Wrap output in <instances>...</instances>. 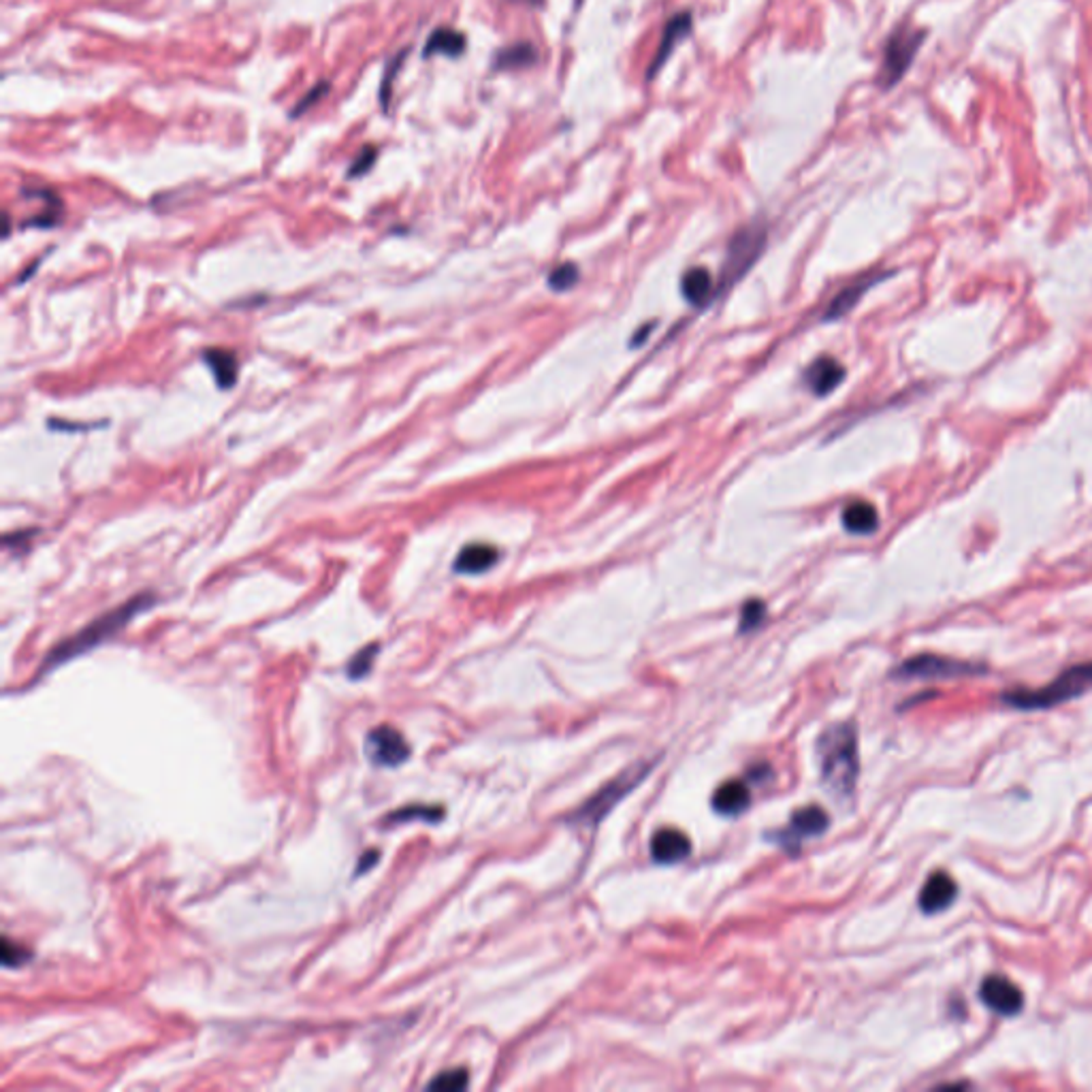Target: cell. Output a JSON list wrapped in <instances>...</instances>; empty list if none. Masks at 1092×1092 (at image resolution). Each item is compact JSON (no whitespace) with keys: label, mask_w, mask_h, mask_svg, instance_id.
Here are the masks:
<instances>
[{"label":"cell","mask_w":1092,"mask_h":1092,"mask_svg":"<svg viewBox=\"0 0 1092 1092\" xmlns=\"http://www.w3.org/2000/svg\"><path fill=\"white\" fill-rule=\"evenodd\" d=\"M444 818L442 807H425V805H410L401 807L395 813L386 815V824H404V822H440Z\"/></svg>","instance_id":"obj_23"},{"label":"cell","mask_w":1092,"mask_h":1092,"mask_svg":"<svg viewBox=\"0 0 1092 1092\" xmlns=\"http://www.w3.org/2000/svg\"><path fill=\"white\" fill-rule=\"evenodd\" d=\"M767 619V604H764L762 600H749L745 602L743 610H740V621H738V632L740 634H749L753 630H758V627Z\"/></svg>","instance_id":"obj_25"},{"label":"cell","mask_w":1092,"mask_h":1092,"mask_svg":"<svg viewBox=\"0 0 1092 1092\" xmlns=\"http://www.w3.org/2000/svg\"><path fill=\"white\" fill-rule=\"evenodd\" d=\"M986 668L975 666L969 661L951 660L946 656H933V653H922L907 661H902L894 670V679H922V681H948V679H962V676L984 674Z\"/></svg>","instance_id":"obj_6"},{"label":"cell","mask_w":1092,"mask_h":1092,"mask_svg":"<svg viewBox=\"0 0 1092 1092\" xmlns=\"http://www.w3.org/2000/svg\"><path fill=\"white\" fill-rule=\"evenodd\" d=\"M468 1082H470V1079H468L466 1069H448V1071H442L440 1075H435L430 1082V1088L431 1090H463V1088H468Z\"/></svg>","instance_id":"obj_28"},{"label":"cell","mask_w":1092,"mask_h":1092,"mask_svg":"<svg viewBox=\"0 0 1092 1092\" xmlns=\"http://www.w3.org/2000/svg\"><path fill=\"white\" fill-rule=\"evenodd\" d=\"M843 527L853 536H871L880 527V514L869 501H851L840 514Z\"/></svg>","instance_id":"obj_21"},{"label":"cell","mask_w":1092,"mask_h":1092,"mask_svg":"<svg viewBox=\"0 0 1092 1092\" xmlns=\"http://www.w3.org/2000/svg\"><path fill=\"white\" fill-rule=\"evenodd\" d=\"M378 651H380V645H378V643H372V645H368L366 649H361V651L357 653V656L348 661V670H346V672H348L350 679L359 681V679H363V676H368L370 670H372V666H374V658L378 656Z\"/></svg>","instance_id":"obj_26"},{"label":"cell","mask_w":1092,"mask_h":1092,"mask_svg":"<svg viewBox=\"0 0 1092 1092\" xmlns=\"http://www.w3.org/2000/svg\"><path fill=\"white\" fill-rule=\"evenodd\" d=\"M203 361L207 363V368L220 388H233V384L237 382V375H240V361H237V355L233 350L205 348Z\"/></svg>","instance_id":"obj_19"},{"label":"cell","mask_w":1092,"mask_h":1092,"mask_svg":"<svg viewBox=\"0 0 1092 1092\" xmlns=\"http://www.w3.org/2000/svg\"><path fill=\"white\" fill-rule=\"evenodd\" d=\"M979 999L988 1009L999 1015H1018L1024 1007V995L1011 979L1003 975H988L979 986Z\"/></svg>","instance_id":"obj_10"},{"label":"cell","mask_w":1092,"mask_h":1092,"mask_svg":"<svg viewBox=\"0 0 1092 1092\" xmlns=\"http://www.w3.org/2000/svg\"><path fill=\"white\" fill-rule=\"evenodd\" d=\"M845 375H847V372L843 368V363L836 361L831 355H824V357L815 359L811 366L805 370V374H802V380H805V384L811 388L813 395L826 397V395H831L834 388L845 380Z\"/></svg>","instance_id":"obj_12"},{"label":"cell","mask_w":1092,"mask_h":1092,"mask_svg":"<svg viewBox=\"0 0 1092 1092\" xmlns=\"http://www.w3.org/2000/svg\"><path fill=\"white\" fill-rule=\"evenodd\" d=\"M651 856L660 864L683 862L692 853V840L674 828H661L651 838Z\"/></svg>","instance_id":"obj_14"},{"label":"cell","mask_w":1092,"mask_h":1092,"mask_svg":"<svg viewBox=\"0 0 1092 1092\" xmlns=\"http://www.w3.org/2000/svg\"><path fill=\"white\" fill-rule=\"evenodd\" d=\"M380 860V851L378 849H370L368 853H363V858L357 862V869L355 875H366L372 866Z\"/></svg>","instance_id":"obj_31"},{"label":"cell","mask_w":1092,"mask_h":1092,"mask_svg":"<svg viewBox=\"0 0 1092 1092\" xmlns=\"http://www.w3.org/2000/svg\"><path fill=\"white\" fill-rule=\"evenodd\" d=\"M0 956H3V964L7 969H20V966L29 964L32 960V951L20 944H14L11 937H3V949H0Z\"/></svg>","instance_id":"obj_27"},{"label":"cell","mask_w":1092,"mask_h":1092,"mask_svg":"<svg viewBox=\"0 0 1092 1092\" xmlns=\"http://www.w3.org/2000/svg\"><path fill=\"white\" fill-rule=\"evenodd\" d=\"M468 47V39L466 34L455 30V29H435L430 39L425 43L423 49V56L425 58H431V56H446V58H459L463 52H466Z\"/></svg>","instance_id":"obj_20"},{"label":"cell","mask_w":1092,"mask_h":1092,"mask_svg":"<svg viewBox=\"0 0 1092 1092\" xmlns=\"http://www.w3.org/2000/svg\"><path fill=\"white\" fill-rule=\"evenodd\" d=\"M715 288H718V282L713 280V275L705 267L687 269L681 278V293L687 304L694 308H707L711 301H715Z\"/></svg>","instance_id":"obj_18"},{"label":"cell","mask_w":1092,"mask_h":1092,"mask_svg":"<svg viewBox=\"0 0 1092 1092\" xmlns=\"http://www.w3.org/2000/svg\"><path fill=\"white\" fill-rule=\"evenodd\" d=\"M884 278H886V273H869V275H864V278H860V280H856L853 284H849L847 288H843V291H840V293L833 299L831 308L826 310L824 320L833 322V320H838V318L847 316V314L860 304V299H862L866 293H869L875 284H880Z\"/></svg>","instance_id":"obj_15"},{"label":"cell","mask_w":1092,"mask_h":1092,"mask_svg":"<svg viewBox=\"0 0 1092 1092\" xmlns=\"http://www.w3.org/2000/svg\"><path fill=\"white\" fill-rule=\"evenodd\" d=\"M751 802V789L745 781H725L721 783L713 794V809L725 818H736V815L745 813Z\"/></svg>","instance_id":"obj_17"},{"label":"cell","mask_w":1092,"mask_h":1092,"mask_svg":"<svg viewBox=\"0 0 1092 1092\" xmlns=\"http://www.w3.org/2000/svg\"><path fill=\"white\" fill-rule=\"evenodd\" d=\"M154 604V596L152 594H142V596H135L129 602H124L118 608L109 610L105 614H100L94 621L87 623L86 627L78 634H73L69 638L62 640L58 643L52 651L47 653V658L43 661V668L41 670H52L60 663H65L69 660H75L78 656H84V653L92 651L94 647H98L100 643H105L111 636H116L122 627H127L137 614L147 610L149 606Z\"/></svg>","instance_id":"obj_2"},{"label":"cell","mask_w":1092,"mask_h":1092,"mask_svg":"<svg viewBox=\"0 0 1092 1092\" xmlns=\"http://www.w3.org/2000/svg\"><path fill=\"white\" fill-rule=\"evenodd\" d=\"M694 29V16L692 11H679V14H674L666 27H663L661 32V41L658 45V52L653 56L649 71H647V80H653L656 75L661 71V67L666 65L668 58L672 56V52L676 49L681 41H685L689 32Z\"/></svg>","instance_id":"obj_11"},{"label":"cell","mask_w":1092,"mask_h":1092,"mask_svg":"<svg viewBox=\"0 0 1092 1092\" xmlns=\"http://www.w3.org/2000/svg\"><path fill=\"white\" fill-rule=\"evenodd\" d=\"M375 156H378V154H375V147H372V145L363 147L359 156L355 158L353 165H350V169H348V178H361V175H366L375 162Z\"/></svg>","instance_id":"obj_29"},{"label":"cell","mask_w":1092,"mask_h":1092,"mask_svg":"<svg viewBox=\"0 0 1092 1092\" xmlns=\"http://www.w3.org/2000/svg\"><path fill=\"white\" fill-rule=\"evenodd\" d=\"M1092 689V661L1077 663L1069 670H1064L1059 679H1054L1050 685L1041 689H1013L1001 696L1003 705L1020 709V711H1044L1064 705L1077 696H1082Z\"/></svg>","instance_id":"obj_3"},{"label":"cell","mask_w":1092,"mask_h":1092,"mask_svg":"<svg viewBox=\"0 0 1092 1092\" xmlns=\"http://www.w3.org/2000/svg\"><path fill=\"white\" fill-rule=\"evenodd\" d=\"M581 280V269L574 265V262H561L559 267H555L553 271L548 273L546 284L550 291L555 293H566L570 288H574Z\"/></svg>","instance_id":"obj_24"},{"label":"cell","mask_w":1092,"mask_h":1092,"mask_svg":"<svg viewBox=\"0 0 1092 1092\" xmlns=\"http://www.w3.org/2000/svg\"><path fill=\"white\" fill-rule=\"evenodd\" d=\"M538 62V52L530 41L512 43L504 49H499L493 58V69L497 71H514V69H530Z\"/></svg>","instance_id":"obj_22"},{"label":"cell","mask_w":1092,"mask_h":1092,"mask_svg":"<svg viewBox=\"0 0 1092 1092\" xmlns=\"http://www.w3.org/2000/svg\"><path fill=\"white\" fill-rule=\"evenodd\" d=\"M510 3H521L527 7H543L545 0H510Z\"/></svg>","instance_id":"obj_32"},{"label":"cell","mask_w":1092,"mask_h":1092,"mask_svg":"<svg viewBox=\"0 0 1092 1092\" xmlns=\"http://www.w3.org/2000/svg\"><path fill=\"white\" fill-rule=\"evenodd\" d=\"M926 34L918 29L909 27V24H900L898 29L892 30L890 39L884 47V60L880 71V86L884 90H892V87L905 78L911 62L918 56V49L924 43Z\"/></svg>","instance_id":"obj_5"},{"label":"cell","mask_w":1092,"mask_h":1092,"mask_svg":"<svg viewBox=\"0 0 1092 1092\" xmlns=\"http://www.w3.org/2000/svg\"><path fill=\"white\" fill-rule=\"evenodd\" d=\"M366 756L378 769H397L410 758V745L393 725H378L368 732Z\"/></svg>","instance_id":"obj_8"},{"label":"cell","mask_w":1092,"mask_h":1092,"mask_svg":"<svg viewBox=\"0 0 1092 1092\" xmlns=\"http://www.w3.org/2000/svg\"><path fill=\"white\" fill-rule=\"evenodd\" d=\"M828 826H831V818H828V813L818 805H809V807L798 809L792 815V820H789L787 828H783V831L775 834V840L781 847H785L787 851H796L802 840L809 838V836L824 834L828 831Z\"/></svg>","instance_id":"obj_9"},{"label":"cell","mask_w":1092,"mask_h":1092,"mask_svg":"<svg viewBox=\"0 0 1092 1092\" xmlns=\"http://www.w3.org/2000/svg\"><path fill=\"white\" fill-rule=\"evenodd\" d=\"M497 561H499V550L493 545L474 543L459 550V555L453 563V570L457 574L476 576L491 570Z\"/></svg>","instance_id":"obj_16"},{"label":"cell","mask_w":1092,"mask_h":1092,"mask_svg":"<svg viewBox=\"0 0 1092 1092\" xmlns=\"http://www.w3.org/2000/svg\"><path fill=\"white\" fill-rule=\"evenodd\" d=\"M326 92H329V82H320V84H316V86H314L312 90H310V94H306L304 98L299 100V105L293 109V114H291V116H293V118H299L301 114H304V111H308V109H310L314 103H316V100H318L322 94H326Z\"/></svg>","instance_id":"obj_30"},{"label":"cell","mask_w":1092,"mask_h":1092,"mask_svg":"<svg viewBox=\"0 0 1092 1092\" xmlns=\"http://www.w3.org/2000/svg\"><path fill=\"white\" fill-rule=\"evenodd\" d=\"M649 771H651L649 764H638V767L623 773L621 776H617V779L610 781L606 787H602L592 800H587L585 805L572 815L570 822L572 824H583V826L598 824L614 805H617V802L623 796L630 794L632 789L645 779Z\"/></svg>","instance_id":"obj_7"},{"label":"cell","mask_w":1092,"mask_h":1092,"mask_svg":"<svg viewBox=\"0 0 1092 1092\" xmlns=\"http://www.w3.org/2000/svg\"><path fill=\"white\" fill-rule=\"evenodd\" d=\"M958 896V886L951 877L944 871H937L928 877L922 892H920V909L926 915H935L951 907V902Z\"/></svg>","instance_id":"obj_13"},{"label":"cell","mask_w":1092,"mask_h":1092,"mask_svg":"<svg viewBox=\"0 0 1092 1092\" xmlns=\"http://www.w3.org/2000/svg\"><path fill=\"white\" fill-rule=\"evenodd\" d=\"M820 775L826 789L840 800L851 798L860 775L858 734L853 723H833L818 738Z\"/></svg>","instance_id":"obj_1"},{"label":"cell","mask_w":1092,"mask_h":1092,"mask_svg":"<svg viewBox=\"0 0 1092 1092\" xmlns=\"http://www.w3.org/2000/svg\"><path fill=\"white\" fill-rule=\"evenodd\" d=\"M767 244H769V227L764 220H753L745 224V227H740L730 237V242H727L725 248L721 275L718 280V288H715V299H719L723 293L730 291L736 282H740L743 275L749 273V269L756 265L758 259L762 257Z\"/></svg>","instance_id":"obj_4"}]
</instances>
